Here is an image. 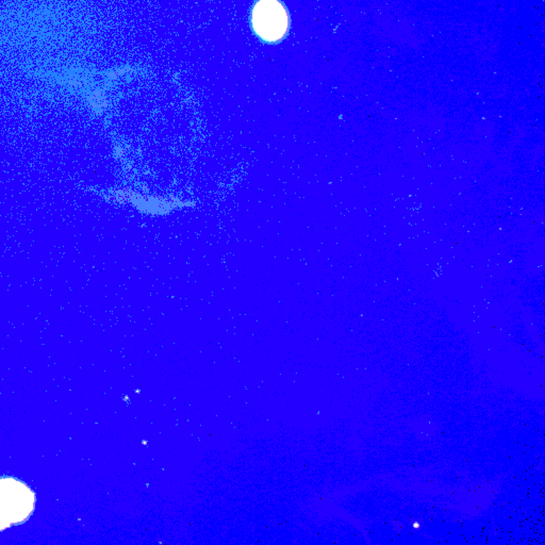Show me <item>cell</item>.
Listing matches in <instances>:
<instances>
[{"label": "cell", "instance_id": "obj_1", "mask_svg": "<svg viewBox=\"0 0 545 545\" xmlns=\"http://www.w3.org/2000/svg\"><path fill=\"white\" fill-rule=\"evenodd\" d=\"M253 24L261 37L277 41L287 31V12L276 0H261L253 10Z\"/></svg>", "mask_w": 545, "mask_h": 545}]
</instances>
